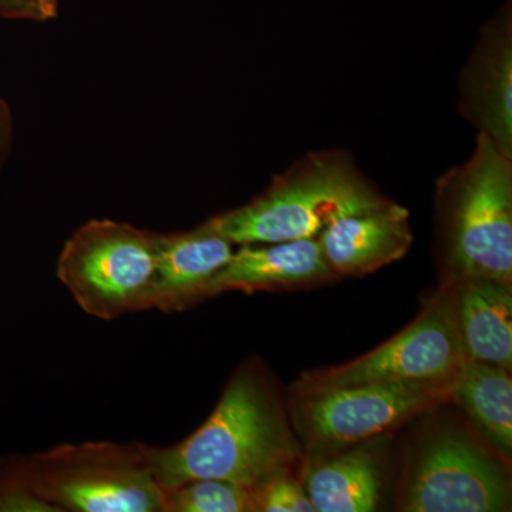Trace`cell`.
<instances>
[{"label":"cell","mask_w":512,"mask_h":512,"mask_svg":"<svg viewBox=\"0 0 512 512\" xmlns=\"http://www.w3.org/2000/svg\"><path fill=\"white\" fill-rule=\"evenodd\" d=\"M146 451L164 493L202 478L255 488L278 471L301 468L303 461L288 407L258 359L235 370L214 412L191 436Z\"/></svg>","instance_id":"1"},{"label":"cell","mask_w":512,"mask_h":512,"mask_svg":"<svg viewBox=\"0 0 512 512\" xmlns=\"http://www.w3.org/2000/svg\"><path fill=\"white\" fill-rule=\"evenodd\" d=\"M436 245L441 282L512 284V157L484 134L437 180Z\"/></svg>","instance_id":"2"},{"label":"cell","mask_w":512,"mask_h":512,"mask_svg":"<svg viewBox=\"0 0 512 512\" xmlns=\"http://www.w3.org/2000/svg\"><path fill=\"white\" fill-rule=\"evenodd\" d=\"M387 201L348 151H313L275 175L247 204L220 212L202 225L235 247L271 244L318 237L330 222Z\"/></svg>","instance_id":"3"},{"label":"cell","mask_w":512,"mask_h":512,"mask_svg":"<svg viewBox=\"0 0 512 512\" xmlns=\"http://www.w3.org/2000/svg\"><path fill=\"white\" fill-rule=\"evenodd\" d=\"M421 431L400 484L404 512L511 511L505 458L456 420L437 419Z\"/></svg>","instance_id":"4"},{"label":"cell","mask_w":512,"mask_h":512,"mask_svg":"<svg viewBox=\"0 0 512 512\" xmlns=\"http://www.w3.org/2000/svg\"><path fill=\"white\" fill-rule=\"evenodd\" d=\"M146 447L86 441L26 458L36 493L57 512H165Z\"/></svg>","instance_id":"5"},{"label":"cell","mask_w":512,"mask_h":512,"mask_svg":"<svg viewBox=\"0 0 512 512\" xmlns=\"http://www.w3.org/2000/svg\"><path fill=\"white\" fill-rule=\"evenodd\" d=\"M157 232L103 218L64 242L56 275L87 315L114 320L148 311L156 278Z\"/></svg>","instance_id":"6"},{"label":"cell","mask_w":512,"mask_h":512,"mask_svg":"<svg viewBox=\"0 0 512 512\" xmlns=\"http://www.w3.org/2000/svg\"><path fill=\"white\" fill-rule=\"evenodd\" d=\"M451 387L367 383L289 390L288 414L303 458L383 439L407 421L450 402Z\"/></svg>","instance_id":"7"},{"label":"cell","mask_w":512,"mask_h":512,"mask_svg":"<svg viewBox=\"0 0 512 512\" xmlns=\"http://www.w3.org/2000/svg\"><path fill=\"white\" fill-rule=\"evenodd\" d=\"M467 360L458 326L456 284L441 282L439 291L402 332L348 363L302 373L292 387L330 389L367 383L451 387Z\"/></svg>","instance_id":"8"},{"label":"cell","mask_w":512,"mask_h":512,"mask_svg":"<svg viewBox=\"0 0 512 512\" xmlns=\"http://www.w3.org/2000/svg\"><path fill=\"white\" fill-rule=\"evenodd\" d=\"M461 116L512 157V22L510 5L481 29L460 74Z\"/></svg>","instance_id":"9"},{"label":"cell","mask_w":512,"mask_h":512,"mask_svg":"<svg viewBox=\"0 0 512 512\" xmlns=\"http://www.w3.org/2000/svg\"><path fill=\"white\" fill-rule=\"evenodd\" d=\"M339 281L318 237L238 245L227 265L205 288V301L227 292H293Z\"/></svg>","instance_id":"10"},{"label":"cell","mask_w":512,"mask_h":512,"mask_svg":"<svg viewBox=\"0 0 512 512\" xmlns=\"http://www.w3.org/2000/svg\"><path fill=\"white\" fill-rule=\"evenodd\" d=\"M320 249L338 278H362L400 261L413 245L410 214L392 200L345 215L318 235Z\"/></svg>","instance_id":"11"},{"label":"cell","mask_w":512,"mask_h":512,"mask_svg":"<svg viewBox=\"0 0 512 512\" xmlns=\"http://www.w3.org/2000/svg\"><path fill=\"white\" fill-rule=\"evenodd\" d=\"M235 245L204 225L185 232H157L156 278L148 311L180 313L204 302L205 288L227 265Z\"/></svg>","instance_id":"12"},{"label":"cell","mask_w":512,"mask_h":512,"mask_svg":"<svg viewBox=\"0 0 512 512\" xmlns=\"http://www.w3.org/2000/svg\"><path fill=\"white\" fill-rule=\"evenodd\" d=\"M380 439L303 458L301 481L315 512H372L383 497Z\"/></svg>","instance_id":"13"},{"label":"cell","mask_w":512,"mask_h":512,"mask_svg":"<svg viewBox=\"0 0 512 512\" xmlns=\"http://www.w3.org/2000/svg\"><path fill=\"white\" fill-rule=\"evenodd\" d=\"M456 284L458 326L468 359L512 370V284L487 278Z\"/></svg>","instance_id":"14"},{"label":"cell","mask_w":512,"mask_h":512,"mask_svg":"<svg viewBox=\"0 0 512 512\" xmlns=\"http://www.w3.org/2000/svg\"><path fill=\"white\" fill-rule=\"evenodd\" d=\"M450 402L505 460L512 453V379L510 370L468 359L451 386Z\"/></svg>","instance_id":"15"},{"label":"cell","mask_w":512,"mask_h":512,"mask_svg":"<svg viewBox=\"0 0 512 512\" xmlns=\"http://www.w3.org/2000/svg\"><path fill=\"white\" fill-rule=\"evenodd\" d=\"M165 512H258V504L247 485L202 478L167 491Z\"/></svg>","instance_id":"16"},{"label":"cell","mask_w":512,"mask_h":512,"mask_svg":"<svg viewBox=\"0 0 512 512\" xmlns=\"http://www.w3.org/2000/svg\"><path fill=\"white\" fill-rule=\"evenodd\" d=\"M0 512H57L36 493L26 456L0 460Z\"/></svg>","instance_id":"17"},{"label":"cell","mask_w":512,"mask_h":512,"mask_svg":"<svg viewBox=\"0 0 512 512\" xmlns=\"http://www.w3.org/2000/svg\"><path fill=\"white\" fill-rule=\"evenodd\" d=\"M258 512H315L295 470H282L256 485Z\"/></svg>","instance_id":"18"},{"label":"cell","mask_w":512,"mask_h":512,"mask_svg":"<svg viewBox=\"0 0 512 512\" xmlns=\"http://www.w3.org/2000/svg\"><path fill=\"white\" fill-rule=\"evenodd\" d=\"M59 15V0H0V18L46 23Z\"/></svg>","instance_id":"19"},{"label":"cell","mask_w":512,"mask_h":512,"mask_svg":"<svg viewBox=\"0 0 512 512\" xmlns=\"http://www.w3.org/2000/svg\"><path fill=\"white\" fill-rule=\"evenodd\" d=\"M15 141V117L8 101L0 96V173L8 163Z\"/></svg>","instance_id":"20"}]
</instances>
